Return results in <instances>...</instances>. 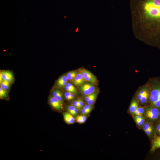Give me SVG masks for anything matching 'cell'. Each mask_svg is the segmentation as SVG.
I'll use <instances>...</instances> for the list:
<instances>
[{"label":"cell","instance_id":"obj_1","mask_svg":"<svg viewBox=\"0 0 160 160\" xmlns=\"http://www.w3.org/2000/svg\"><path fill=\"white\" fill-rule=\"evenodd\" d=\"M146 82L149 90V102L160 109V76L150 78Z\"/></svg>","mask_w":160,"mask_h":160},{"label":"cell","instance_id":"obj_2","mask_svg":"<svg viewBox=\"0 0 160 160\" xmlns=\"http://www.w3.org/2000/svg\"><path fill=\"white\" fill-rule=\"evenodd\" d=\"M78 90L84 97L97 91L96 85L86 82L78 87Z\"/></svg>","mask_w":160,"mask_h":160},{"label":"cell","instance_id":"obj_3","mask_svg":"<svg viewBox=\"0 0 160 160\" xmlns=\"http://www.w3.org/2000/svg\"><path fill=\"white\" fill-rule=\"evenodd\" d=\"M145 116L150 120L155 121L160 117V109L151 105L145 111Z\"/></svg>","mask_w":160,"mask_h":160},{"label":"cell","instance_id":"obj_4","mask_svg":"<svg viewBox=\"0 0 160 160\" xmlns=\"http://www.w3.org/2000/svg\"><path fill=\"white\" fill-rule=\"evenodd\" d=\"M79 70L83 74L86 82L91 83L96 85H98V81L96 76L94 74L85 68H80Z\"/></svg>","mask_w":160,"mask_h":160},{"label":"cell","instance_id":"obj_5","mask_svg":"<svg viewBox=\"0 0 160 160\" xmlns=\"http://www.w3.org/2000/svg\"><path fill=\"white\" fill-rule=\"evenodd\" d=\"M3 80L6 81L11 83L14 81V76L12 72L8 70H2L0 72V82Z\"/></svg>","mask_w":160,"mask_h":160},{"label":"cell","instance_id":"obj_6","mask_svg":"<svg viewBox=\"0 0 160 160\" xmlns=\"http://www.w3.org/2000/svg\"><path fill=\"white\" fill-rule=\"evenodd\" d=\"M49 102L51 106L56 110L60 111L63 109V104L52 96H51L49 97Z\"/></svg>","mask_w":160,"mask_h":160},{"label":"cell","instance_id":"obj_7","mask_svg":"<svg viewBox=\"0 0 160 160\" xmlns=\"http://www.w3.org/2000/svg\"><path fill=\"white\" fill-rule=\"evenodd\" d=\"M78 71V73L76 77L71 81L73 85L78 87L86 81L81 73L79 70Z\"/></svg>","mask_w":160,"mask_h":160},{"label":"cell","instance_id":"obj_8","mask_svg":"<svg viewBox=\"0 0 160 160\" xmlns=\"http://www.w3.org/2000/svg\"><path fill=\"white\" fill-rule=\"evenodd\" d=\"M68 81L66 74H64L57 79L55 84L58 88L60 89L64 88L68 82Z\"/></svg>","mask_w":160,"mask_h":160},{"label":"cell","instance_id":"obj_9","mask_svg":"<svg viewBox=\"0 0 160 160\" xmlns=\"http://www.w3.org/2000/svg\"><path fill=\"white\" fill-rule=\"evenodd\" d=\"M63 115L65 122L68 124H72L74 123L75 119L71 114L68 112H65Z\"/></svg>","mask_w":160,"mask_h":160},{"label":"cell","instance_id":"obj_10","mask_svg":"<svg viewBox=\"0 0 160 160\" xmlns=\"http://www.w3.org/2000/svg\"><path fill=\"white\" fill-rule=\"evenodd\" d=\"M52 96L58 99L63 104V96L62 92L60 89L57 88L54 89L52 92Z\"/></svg>","mask_w":160,"mask_h":160},{"label":"cell","instance_id":"obj_11","mask_svg":"<svg viewBox=\"0 0 160 160\" xmlns=\"http://www.w3.org/2000/svg\"><path fill=\"white\" fill-rule=\"evenodd\" d=\"M65 90L72 93L76 95L78 94V91L74 85L71 83L68 82L64 88Z\"/></svg>","mask_w":160,"mask_h":160},{"label":"cell","instance_id":"obj_12","mask_svg":"<svg viewBox=\"0 0 160 160\" xmlns=\"http://www.w3.org/2000/svg\"><path fill=\"white\" fill-rule=\"evenodd\" d=\"M159 148H160V137L156 136L153 141L151 151L153 152Z\"/></svg>","mask_w":160,"mask_h":160},{"label":"cell","instance_id":"obj_13","mask_svg":"<svg viewBox=\"0 0 160 160\" xmlns=\"http://www.w3.org/2000/svg\"><path fill=\"white\" fill-rule=\"evenodd\" d=\"M138 102L135 99H133L130 103L129 107L130 112L132 113H133L136 109L138 107Z\"/></svg>","mask_w":160,"mask_h":160},{"label":"cell","instance_id":"obj_14","mask_svg":"<svg viewBox=\"0 0 160 160\" xmlns=\"http://www.w3.org/2000/svg\"><path fill=\"white\" fill-rule=\"evenodd\" d=\"M78 71L73 70L68 72L66 74L68 80L71 81L76 77L77 73Z\"/></svg>","mask_w":160,"mask_h":160},{"label":"cell","instance_id":"obj_15","mask_svg":"<svg viewBox=\"0 0 160 160\" xmlns=\"http://www.w3.org/2000/svg\"><path fill=\"white\" fill-rule=\"evenodd\" d=\"M0 88L7 91L9 89L11 83L6 81L3 80L0 82Z\"/></svg>","mask_w":160,"mask_h":160},{"label":"cell","instance_id":"obj_16","mask_svg":"<svg viewBox=\"0 0 160 160\" xmlns=\"http://www.w3.org/2000/svg\"><path fill=\"white\" fill-rule=\"evenodd\" d=\"M145 108L144 107L139 106L133 113L135 116L138 115H142L144 112Z\"/></svg>","mask_w":160,"mask_h":160},{"label":"cell","instance_id":"obj_17","mask_svg":"<svg viewBox=\"0 0 160 160\" xmlns=\"http://www.w3.org/2000/svg\"><path fill=\"white\" fill-rule=\"evenodd\" d=\"M8 97L7 91L0 88V98L4 99Z\"/></svg>","mask_w":160,"mask_h":160},{"label":"cell","instance_id":"obj_18","mask_svg":"<svg viewBox=\"0 0 160 160\" xmlns=\"http://www.w3.org/2000/svg\"><path fill=\"white\" fill-rule=\"evenodd\" d=\"M98 94V92L92 98L87 102V103L91 105H93L96 101Z\"/></svg>","mask_w":160,"mask_h":160},{"label":"cell","instance_id":"obj_19","mask_svg":"<svg viewBox=\"0 0 160 160\" xmlns=\"http://www.w3.org/2000/svg\"><path fill=\"white\" fill-rule=\"evenodd\" d=\"M98 92V91L97 90L95 91L90 94L87 95L84 97V100L85 101L87 102L89 100L92 98Z\"/></svg>","mask_w":160,"mask_h":160},{"label":"cell","instance_id":"obj_20","mask_svg":"<svg viewBox=\"0 0 160 160\" xmlns=\"http://www.w3.org/2000/svg\"><path fill=\"white\" fill-rule=\"evenodd\" d=\"M143 130L145 131L149 129H153V127L150 124L146 123L143 124Z\"/></svg>","mask_w":160,"mask_h":160},{"label":"cell","instance_id":"obj_21","mask_svg":"<svg viewBox=\"0 0 160 160\" xmlns=\"http://www.w3.org/2000/svg\"><path fill=\"white\" fill-rule=\"evenodd\" d=\"M92 110V109H87L82 108L81 110V113L83 115H87Z\"/></svg>","mask_w":160,"mask_h":160},{"label":"cell","instance_id":"obj_22","mask_svg":"<svg viewBox=\"0 0 160 160\" xmlns=\"http://www.w3.org/2000/svg\"><path fill=\"white\" fill-rule=\"evenodd\" d=\"M71 105H73L76 108L79 109V111L81 110L79 105L78 99L73 101L71 103Z\"/></svg>","mask_w":160,"mask_h":160},{"label":"cell","instance_id":"obj_23","mask_svg":"<svg viewBox=\"0 0 160 160\" xmlns=\"http://www.w3.org/2000/svg\"><path fill=\"white\" fill-rule=\"evenodd\" d=\"M71 92L66 91L64 93V97L65 99L68 101L72 100V99L70 96Z\"/></svg>","mask_w":160,"mask_h":160},{"label":"cell","instance_id":"obj_24","mask_svg":"<svg viewBox=\"0 0 160 160\" xmlns=\"http://www.w3.org/2000/svg\"><path fill=\"white\" fill-rule=\"evenodd\" d=\"M135 121L138 126H140L144 124L145 121V119L143 117L140 120H136Z\"/></svg>","mask_w":160,"mask_h":160},{"label":"cell","instance_id":"obj_25","mask_svg":"<svg viewBox=\"0 0 160 160\" xmlns=\"http://www.w3.org/2000/svg\"><path fill=\"white\" fill-rule=\"evenodd\" d=\"M79 102V107L81 110L82 108L85 105V103L84 101L81 98H79L78 99Z\"/></svg>","mask_w":160,"mask_h":160},{"label":"cell","instance_id":"obj_26","mask_svg":"<svg viewBox=\"0 0 160 160\" xmlns=\"http://www.w3.org/2000/svg\"><path fill=\"white\" fill-rule=\"evenodd\" d=\"M75 108L73 105H71L68 106L67 109L68 112L71 114Z\"/></svg>","mask_w":160,"mask_h":160},{"label":"cell","instance_id":"obj_27","mask_svg":"<svg viewBox=\"0 0 160 160\" xmlns=\"http://www.w3.org/2000/svg\"><path fill=\"white\" fill-rule=\"evenodd\" d=\"M80 118H81L83 123H84L87 119V117L85 115H79Z\"/></svg>","mask_w":160,"mask_h":160},{"label":"cell","instance_id":"obj_28","mask_svg":"<svg viewBox=\"0 0 160 160\" xmlns=\"http://www.w3.org/2000/svg\"><path fill=\"white\" fill-rule=\"evenodd\" d=\"M79 111V109L75 108L71 114L73 116L76 115L78 114Z\"/></svg>","mask_w":160,"mask_h":160},{"label":"cell","instance_id":"obj_29","mask_svg":"<svg viewBox=\"0 0 160 160\" xmlns=\"http://www.w3.org/2000/svg\"><path fill=\"white\" fill-rule=\"evenodd\" d=\"M76 121L79 124H82L83 122L80 118L79 115H78L76 118Z\"/></svg>","mask_w":160,"mask_h":160},{"label":"cell","instance_id":"obj_30","mask_svg":"<svg viewBox=\"0 0 160 160\" xmlns=\"http://www.w3.org/2000/svg\"><path fill=\"white\" fill-rule=\"evenodd\" d=\"M153 129H149L144 131L146 134L148 135H151L153 132Z\"/></svg>","mask_w":160,"mask_h":160},{"label":"cell","instance_id":"obj_31","mask_svg":"<svg viewBox=\"0 0 160 160\" xmlns=\"http://www.w3.org/2000/svg\"><path fill=\"white\" fill-rule=\"evenodd\" d=\"M143 117L142 115H138L135 116L134 117L135 120H139L141 119Z\"/></svg>","mask_w":160,"mask_h":160},{"label":"cell","instance_id":"obj_32","mask_svg":"<svg viewBox=\"0 0 160 160\" xmlns=\"http://www.w3.org/2000/svg\"><path fill=\"white\" fill-rule=\"evenodd\" d=\"M156 129L158 133L160 134V123H159L158 124L156 127Z\"/></svg>","mask_w":160,"mask_h":160}]
</instances>
